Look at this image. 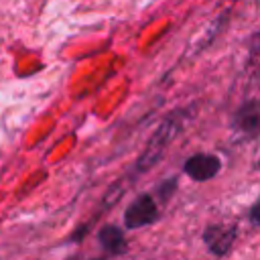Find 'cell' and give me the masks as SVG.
I'll return each instance as SVG.
<instances>
[{"mask_svg":"<svg viewBox=\"0 0 260 260\" xmlns=\"http://www.w3.org/2000/svg\"><path fill=\"white\" fill-rule=\"evenodd\" d=\"M238 236V230L234 225H223V223H211L203 232V242L207 244L209 252L215 256H225L232 250V244Z\"/></svg>","mask_w":260,"mask_h":260,"instance_id":"3","label":"cell"},{"mask_svg":"<svg viewBox=\"0 0 260 260\" xmlns=\"http://www.w3.org/2000/svg\"><path fill=\"white\" fill-rule=\"evenodd\" d=\"M258 169H260V162H258Z\"/></svg>","mask_w":260,"mask_h":260,"instance_id":"9","label":"cell"},{"mask_svg":"<svg viewBox=\"0 0 260 260\" xmlns=\"http://www.w3.org/2000/svg\"><path fill=\"white\" fill-rule=\"evenodd\" d=\"M221 169V162L217 156L213 154H205V152H199V154H193L185 160L183 165V171L193 179V181H209L213 179Z\"/></svg>","mask_w":260,"mask_h":260,"instance_id":"5","label":"cell"},{"mask_svg":"<svg viewBox=\"0 0 260 260\" xmlns=\"http://www.w3.org/2000/svg\"><path fill=\"white\" fill-rule=\"evenodd\" d=\"M175 185H177V179L173 177V179H169L160 189H158V193H160V199H167L169 195H171V191L175 189Z\"/></svg>","mask_w":260,"mask_h":260,"instance_id":"7","label":"cell"},{"mask_svg":"<svg viewBox=\"0 0 260 260\" xmlns=\"http://www.w3.org/2000/svg\"><path fill=\"white\" fill-rule=\"evenodd\" d=\"M181 114H171V116H167L160 124H158V128L154 130V134L150 136V140L146 142V148L142 150V154L138 156V160H136V169L138 171H146V169H150L152 165H156V160L162 156V152H165V148L169 146V142L179 134V130H181Z\"/></svg>","mask_w":260,"mask_h":260,"instance_id":"1","label":"cell"},{"mask_svg":"<svg viewBox=\"0 0 260 260\" xmlns=\"http://www.w3.org/2000/svg\"><path fill=\"white\" fill-rule=\"evenodd\" d=\"M98 240H100L102 248L112 256L126 252V236L118 225H112V223L104 225L98 234Z\"/></svg>","mask_w":260,"mask_h":260,"instance_id":"6","label":"cell"},{"mask_svg":"<svg viewBox=\"0 0 260 260\" xmlns=\"http://www.w3.org/2000/svg\"><path fill=\"white\" fill-rule=\"evenodd\" d=\"M248 217H250V221H254L256 225H260V199L250 207V213H248Z\"/></svg>","mask_w":260,"mask_h":260,"instance_id":"8","label":"cell"},{"mask_svg":"<svg viewBox=\"0 0 260 260\" xmlns=\"http://www.w3.org/2000/svg\"><path fill=\"white\" fill-rule=\"evenodd\" d=\"M232 126L236 132L244 136H258L260 134V102L252 100L242 104L232 118Z\"/></svg>","mask_w":260,"mask_h":260,"instance_id":"4","label":"cell"},{"mask_svg":"<svg viewBox=\"0 0 260 260\" xmlns=\"http://www.w3.org/2000/svg\"><path fill=\"white\" fill-rule=\"evenodd\" d=\"M158 219V209H156V201L152 199V195L142 193L138 195L124 211V225L128 230H136V228H144L152 221Z\"/></svg>","mask_w":260,"mask_h":260,"instance_id":"2","label":"cell"}]
</instances>
